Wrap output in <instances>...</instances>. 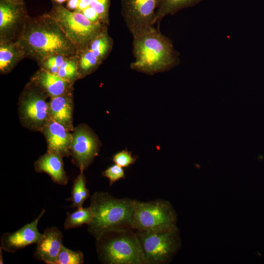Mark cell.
<instances>
[{"mask_svg":"<svg viewBox=\"0 0 264 264\" xmlns=\"http://www.w3.org/2000/svg\"><path fill=\"white\" fill-rule=\"evenodd\" d=\"M17 42L25 57L37 64L53 55L70 57L77 55L78 52L59 24L47 13L30 17Z\"/></svg>","mask_w":264,"mask_h":264,"instance_id":"obj_1","label":"cell"},{"mask_svg":"<svg viewBox=\"0 0 264 264\" xmlns=\"http://www.w3.org/2000/svg\"><path fill=\"white\" fill-rule=\"evenodd\" d=\"M132 70L153 75L178 65L179 53L173 42L153 26L133 36Z\"/></svg>","mask_w":264,"mask_h":264,"instance_id":"obj_2","label":"cell"},{"mask_svg":"<svg viewBox=\"0 0 264 264\" xmlns=\"http://www.w3.org/2000/svg\"><path fill=\"white\" fill-rule=\"evenodd\" d=\"M136 200L115 198L108 192L94 193L89 206L93 218L87 225L88 232L96 239L110 231L133 229Z\"/></svg>","mask_w":264,"mask_h":264,"instance_id":"obj_3","label":"cell"},{"mask_svg":"<svg viewBox=\"0 0 264 264\" xmlns=\"http://www.w3.org/2000/svg\"><path fill=\"white\" fill-rule=\"evenodd\" d=\"M99 261L106 264H146L136 231L132 228L107 232L96 239Z\"/></svg>","mask_w":264,"mask_h":264,"instance_id":"obj_4","label":"cell"},{"mask_svg":"<svg viewBox=\"0 0 264 264\" xmlns=\"http://www.w3.org/2000/svg\"><path fill=\"white\" fill-rule=\"evenodd\" d=\"M47 14L59 24L78 51L88 48L92 40L108 26L102 22H92L82 13L70 11L56 2Z\"/></svg>","mask_w":264,"mask_h":264,"instance_id":"obj_5","label":"cell"},{"mask_svg":"<svg viewBox=\"0 0 264 264\" xmlns=\"http://www.w3.org/2000/svg\"><path fill=\"white\" fill-rule=\"evenodd\" d=\"M136 232L146 264H168L181 247L180 232L176 226L163 230Z\"/></svg>","mask_w":264,"mask_h":264,"instance_id":"obj_6","label":"cell"},{"mask_svg":"<svg viewBox=\"0 0 264 264\" xmlns=\"http://www.w3.org/2000/svg\"><path fill=\"white\" fill-rule=\"evenodd\" d=\"M177 214L168 200L149 201L136 200L132 228L136 231H152L176 226Z\"/></svg>","mask_w":264,"mask_h":264,"instance_id":"obj_7","label":"cell"},{"mask_svg":"<svg viewBox=\"0 0 264 264\" xmlns=\"http://www.w3.org/2000/svg\"><path fill=\"white\" fill-rule=\"evenodd\" d=\"M159 2L160 0H121V15L132 36L154 26Z\"/></svg>","mask_w":264,"mask_h":264,"instance_id":"obj_8","label":"cell"},{"mask_svg":"<svg viewBox=\"0 0 264 264\" xmlns=\"http://www.w3.org/2000/svg\"><path fill=\"white\" fill-rule=\"evenodd\" d=\"M29 18L24 3L0 0V41L17 42Z\"/></svg>","mask_w":264,"mask_h":264,"instance_id":"obj_9","label":"cell"},{"mask_svg":"<svg viewBox=\"0 0 264 264\" xmlns=\"http://www.w3.org/2000/svg\"><path fill=\"white\" fill-rule=\"evenodd\" d=\"M71 149L74 163L80 170L86 169L97 155L99 142L88 128L77 129L72 137Z\"/></svg>","mask_w":264,"mask_h":264,"instance_id":"obj_10","label":"cell"},{"mask_svg":"<svg viewBox=\"0 0 264 264\" xmlns=\"http://www.w3.org/2000/svg\"><path fill=\"white\" fill-rule=\"evenodd\" d=\"M44 92L32 83L26 88L22 102V112L25 119L35 125H41L47 118L49 106Z\"/></svg>","mask_w":264,"mask_h":264,"instance_id":"obj_11","label":"cell"},{"mask_svg":"<svg viewBox=\"0 0 264 264\" xmlns=\"http://www.w3.org/2000/svg\"><path fill=\"white\" fill-rule=\"evenodd\" d=\"M45 210L43 209L34 221L24 225L13 232L4 233L1 238V247L4 251L14 253L27 245L36 243L42 234L38 229V224Z\"/></svg>","mask_w":264,"mask_h":264,"instance_id":"obj_12","label":"cell"},{"mask_svg":"<svg viewBox=\"0 0 264 264\" xmlns=\"http://www.w3.org/2000/svg\"><path fill=\"white\" fill-rule=\"evenodd\" d=\"M33 253L36 260L47 264H56L63 245L62 233L55 227L46 228L37 242Z\"/></svg>","mask_w":264,"mask_h":264,"instance_id":"obj_13","label":"cell"},{"mask_svg":"<svg viewBox=\"0 0 264 264\" xmlns=\"http://www.w3.org/2000/svg\"><path fill=\"white\" fill-rule=\"evenodd\" d=\"M49 152L67 155L71 148L72 137L63 125L52 120L44 131Z\"/></svg>","mask_w":264,"mask_h":264,"instance_id":"obj_14","label":"cell"},{"mask_svg":"<svg viewBox=\"0 0 264 264\" xmlns=\"http://www.w3.org/2000/svg\"><path fill=\"white\" fill-rule=\"evenodd\" d=\"M32 82L51 97L69 93L72 84L59 77L40 68L32 77Z\"/></svg>","mask_w":264,"mask_h":264,"instance_id":"obj_15","label":"cell"},{"mask_svg":"<svg viewBox=\"0 0 264 264\" xmlns=\"http://www.w3.org/2000/svg\"><path fill=\"white\" fill-rule=\"evenodd\" d=\"M35 167L37 172L47 174L54 182L63 185L67 184L68 177L60 155L48 152L40 157L35 162Z\"/></svg>","mask_w":264,"mask_h":264,"instance_id":"obj_16","label":"cell"},{"mask_svg":"<svg viewBox=\"0 0 264 264\" xmlns=\"http://www.w3.org/2000/svg\"><path fill=\"white\" fill-rule=\"evenodd\" d=\"M25 58L24 52L18 42L0 41L1 73L9 72Z\"/></svg>","mask_w":264,"mask_h":264,"instance_id":"obj_17","label":"cell"},{"mask_svg":"<svg viewBox=\"0 0 264 264\" xmlns=\"http://www.w3.org/2000/svg\"><path fill=\"white\" fill-rule=\"evenodd\" d=\"M69 93L51 97L49 103V114L52 120L65 126L71 125L72 107Z\"/></svg>","mask_w":264,"mask_h":264,"instance_id":"obj_18","label":"cell"},{"mask_svg":"<svg viewBox=\"0 0 264 264\" xmlns=\"http://www.w3.org/2000/svg\"><path fill=\"white\" fill-rule=\"evenodd\" d=\"M203 0H160L153 24H159L166 16L174 15L180 10L195 6Z\"/></svg>","mask_w":264,"mask_h":264,"instance_id":"obj_19","label":"cell"},{"mask_svg":"<svg viewBox=\"0 0 264 264\" xmlns=\"http://www.w3.org/2000/svg\"><path fill=\"white\" fill-rule=\"evenodd\" d=\"M113 44V40L109 35L107 27L92 40L88 48L102 63L111 51Z\"/></svg>","mask_w":264,"mask_h":264,"instance_id":"obj_20","label":"cell"},{"mask_svg":"<svg viewBox=\"0 0 264 264\" xmlns=\"http://www.w3.org/2000/svg\"><path fill=\"white\" fill-rule=\"evenodd\" d=\"M83 170L74 180L72 187L71 197L67 200L72 202L70 207L79 208L83 207L84 202L89 196V191L86 187V181Z\"/></svg>","mask_w":264,"mask_h":264,"instance_id":"obj_21","label":"cell"},{"mask_svg":"<svg viewBox=\"0 0 264 264\" xmlns=\"http://www.w3.org/2000/svg\"><path fill=\"white\" fill-rule=\"evenodd\" d=\"M78 71L81 77H84L95 71L102 63L88 48L78 51Z\"/></svg>","mask_w":264,"mask_h":264,"instance_id":"obj_22","label":"cell"},{"mask_svg":"<svg viewBox=\"0 0 264 264\" xmlns=\"http://www.w3.org/2000/svg\"><path fill=\"white\" fill-rule=\"evenodd\" d=\"M93 214L89 207L77 208L72 213H67L64 222V228L66 229L75 228L80 227L84 224L87 225L91 221Z\"/></svg>","mask_w":264,"mask_h":264,"instance_id":"obj_23","label":"cell"},{"mask_svg":"<svg viewBox=\"0 0 264 264\" xmlns=\"http://www.w3.org/2000/svg\"><path fill=\"white\" fill-rule=\"evenodd\" d=\"M78 56L67 57L64 61L57 73V75L71 84L81 78L78 71Z\"/></svg>","mask_w":264,"mask_h":264,"instance_id":"obj_24","label":"cell"},{"mask_svg":"<svg viewBox=\"0 0 264 264\" xmlns=\"http://www.w3.org/2000/svg\"><path fill=\"white\" fill-rule=\"evenodd\" d=\"M84 262L83 253L62 245L56 259V264H82Z\"/></svg>","mask_w":264,"mask_h":264,"instance_id":"obj_25","label":"cell"},{"mask_svg":"<svg viewBox=\"0 0 264 264\" xmlns=\"http://www.w3.org/2000/svg\"><path fill=\"white\" fill-rule=\"evenodd\" d=\"M66 58L63 55H53L45 58L38 65L40 68L51 73L57 74L59 68Z\"/></svg>","mask_w":264,"mask_h":264,"instance_id":"obj_26","label":"cell"},{"mask_svg":"<svg viewBox=\"0 0 264 264\" xmlns=\"http://www.w3.org/2000/svg\"><path fill=\"white\" fill-rule=\"evenodd\" d=\"M110 0H91L89 6L98 14L103 23L109 24V8Z\"/></svg>","mask_w":264,"mask_h":264,"instance_id":"obj_27","label":"cell"},{"mask_svg":"<svg viewBox=\"0 0 264 264\" xmlns=\"http://www.w3.org/2000/svg\"><path fill=\"white\" fill-rule=\"evenodd\" d=\"M138 158L137 156L132 155V152L125 149L115 154L113 156L112 161L121 167L126 168L133 164Z\"/></svg>","mask_w":264,"mask_h":264,"instance_id":"obj_28","label":"cell"},{"mask_svg":"<svg viewBox=\"0 0 264 264\" xmlns=\"http://www.w3.org/2000/svg\"><path fill=\"white\" fill-rule=\"evenodd\" d=\"M102 174L104 176L109 179L110 186L118 180L125 178L124 169L116 164L108 168Z\"/></svg>","mask_w":264,"mask_h":264,"instance_id":"obj_29","label":"cell"},{"mask_svg":"<svg viewBox=\"0 0 264 264\" xmlns=\"http://www.w3.org/2000/svg\"><path fill=\"white\" fill-rule=\"evenodd\" d=\"M81 13L92 22H102L96 11L90 6L83 10Z\"/></svg>","mask_w":264,"mask_h":264,"instance_id":"obj_30","label":"cell"},{"mask_svg":"<svg viewBox=\"0 0 264 264\" xmlns=\"http://www.w3.org/2000/svg\"><path fill=\"white\" fill-rule=\"evenodd\" d=\"M80 0H68L66 4L67 9L70 11L76 10L79 6Z\"/></svg>","mask_w":264,"mask_h":264,"instance_id":"obj_31","label":"cell"},{"mask_svg":"<svg viewBox=\"0 0 264 264\" xmlns=\"http://www.w3.org/2000/svg\"><path fill=\"white\" fill-rule=\"evenodd\" d=\"M91 0H80L77 9L74 11L81 12L83 10L89 7Z\"/></svg>","mask_w":264,"mask_h":264,"instance_id":"obj_32","label":"cell"},{"mask_svg":"<svg viewBox=\"0 0 264 264\" xmlns=\"http://www.w3.org/2000/svg\"><path fill=\"white\" fill-rule=\"evenodd\" d=\"M5 1L12 3H24V0H4Z\"/></svg>","mask_w":264,"mask_h":264,"instance_id":"obj_33","label":"cell"},{"mask_svg":"<svg viewBox=\"0 0 264 264\" xmlns=\"http://www.w3.org/2000/svg\"><path fill=\"white\" fill-rule=\"evenodd\" d=\"M53 0V1H54L56 3H59V4H61L63 2H64L65 1H66V0Z\"/></svg>","mask_w":264,"mask_h":264,"instance_id":"obj_34","label":"cell"},{"mask_svg":"<svg viewBox=\"0 0 264 264\" xmlns=\"http://www.w3.org/2000/svg\"><path fill=\"white\" fill-rule=\"evenodd\" d=\"M1 249H2V248L0 247V264H3V259L1 258V255H2V254H1V250H2Z\"/></svg>","mask_w":264,"mask_h":264,"instance_id":"obj_35","label":"cell"}]
</instances>
